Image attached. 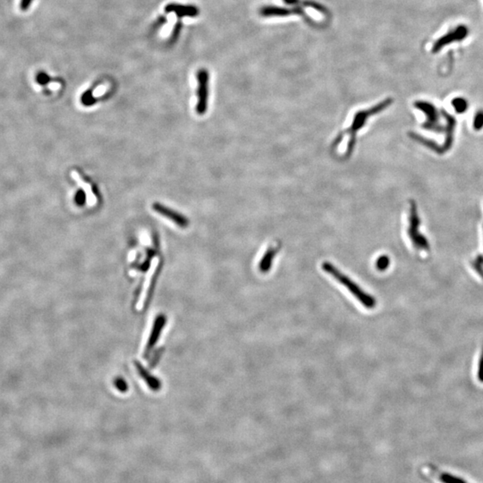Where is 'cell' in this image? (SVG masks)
Masks as SVG:
<instances>
[{
    "mask_svg": "<svg viewBox=\"0 0 483 483\" xmlns=\"http://www.w3.org/2000/svg\"><path fill=\"white\" fill-rule=\"evenodd\" d=\"M72 176L75 181L77 182V184L80 185V187L84 189L85 194H86V200H87V203H88L89 206H94L97 203V200H97V197L94 194V192L92 191V185L88 183H86L81 177L79 173L77 171L74 170L72 172Z\"/></svg>",
    "mask_w": 483,
    "mask_h": 483,
    "instance_id": "8fae6325",
    "label": "cell"
},
{
    "mask_svg": "<svg viewBox=\"0 0 483 483\" xmlns=\"http://www.w3.org/2000/svg\"><path fill=\"white\" fill-rule=\"evenodd\" d=\"M433 471V470H432ZM434 474H435L437 479L439 482L441 483H468L466 480L459 478L457 476L453 475L449 472L446 471H435L434 470Z\"/></svg>",
    "mask_w": 483,
    "mask_h": 483,
    "instance_id": "5bb4252c",
    "label": "cell"
},
{
    "mask_svg": "<svg viewBox=\"0 0 483 483\" xmlns=\"http://www.w3.org/2000/svg\"><path fill=\"white\" fill-rule=\"evenodd\" d=\"M471 266L479 277L483 279V255L477 256L475 260L471 261Z\"/></svg>",
    "mask_w": 483,
    "mask_h": 483,
    "instance_id": "ac0fdd59",
    "label": "cell"
},
{
    "mask_svg": "<svg viewBox=\"0 0 483 483\" xmlns=\"http://www.w3.org/2000/svg\"><path fill=\"white\" fill-rule=\"evenodd\" d=\"M452 106L457 113H464L468 109V101L462 97H456L452 100Z\"/></svg>",
    "mask_w": 483,
    "mask_h": 483,
    "instance_id": "2e32d148",
    "label": "cell"
},
{
    "mask_svg": "<svg viewBox=\"0 0 483 483\" xmlns=\"http://www.w3.org/2000/svg\"><path fill=\"white\" fill-rule=\"evenodd\" d=\"M415 107L424 112L427 120L423 124V127L429 131L436 132H445V128L439 124V114L435 106L431 102L417 100L415 102Z\"/></svg>",
    "mask_w": 483,
    "mask_h": 483,
    "instance_id": "5b68a950",
    "label": "cell"
},
{
    "mask_svg": "<svg viewBox=\"0 0 483 483\" xmlns=\"http://www.w3.org/2000/svg\"><path fill=\"white\" fill-rule=\"evenodd\" d=\"M441 114L443 116L444 118L446 119V128H445V132H446V139L444 141L443 147L444 152H448L450 149H451L452 146H453V143H454V133H455V125H456V120H455V116H452L449 113H447V111H445L444 109L441 110Z\"/></svg>",
    "mask_w": 483,
    "mask_h": 483,
    "instance_id": "9c48e42d",
    "label": "cell"
},
{
    "mask_svg": "<svg viewBox=\"0 0 483 483\" xmlns=\"http://www.w3.org/2000/svg\"><path fill=\"white\" fill-rule=\"evenodd\" d=\"M259 14L260 16L268 18V17H287L292 15L296 16H305V13L303 10V7H294V8H281L278 6H264L260 8Z\"/></svg>",
    "mask_w": 483,
    "mask_h": 483,
    "instance_id": "52a82bcc",
    "label": "cell"
},
{
    "mask_svg": "<svg viewBox=\"0 0 483 483\" xmlns=\"http://www.w3.org/2000/svg\"><path fill=\"white\" fill-rule=\"evenodd\" d=\"M283 1L285 2V4L288 5V6H292V7H297V6L301 5V0H283Z\"/></svg>",
    "mask_w": 483,
    "mask_h": 483,
    "instance_id": "603a6c76",
    "label": "cell"
},
{
    "mask_svg": "<svg viewBox=\"0 0 483 483\" xmlns=\"http://www.w3.org/2000/svg\"><path fill=\"white\" fill-rule=\"evenodd\" d=\"M421 220L417 212V206L413 200L410 201V213H409V228L408 236L411 239L413 246L418 250L428 251L430 249V244L427 238L420 233Z\"/></svg>",
    "mask_w": 483,
    "mask_h": 483,
    "instance_id": "3957f363",
    "label": "cell"
},
{
    "mask_svg": "<svg viewBox=\"0 0 483 483\" xmlns=\"http://www.w3.org/2000/svg\"><path fill=\"white\" fill-rule=\"evenodd\" d=\"M477 376H478V379H479V381H480L481 383H483V349L482 351H481V354H480V356H479Z\"/></svg>",
    "mask_w": 483,
    "mask_h": 483,
    "instance_id": "44dd1931",
    "label": "cell"
},
{
    "mask_svg": "<svg viewBox=\"0 0 483 483\" xmlns=\"http://www.w3.org/2000/svg\"><path fill=\"white\" fill-rule=\"evenodd\" d=\"M392 103H393V99L387 98L386 100L379 102V104L373 106L372 108L357 112L356 116H354L351 125L347 130L339 132L337 136L335 137V140L333 141L331 149H335L336 146H338L340 143L343 141L344 135L348 134L349 135V142H348V148H347L346 158L351 156L352 153L354 152V149L356 147V134H357V132L360 129L364 127L366 124V121L369 119V117L378 114L379 112L383 111L387 107H389Z\"/></svg>",
    "mask_w": 483,
    "mask_h": 483,
    "instance_id": "6da1fadb",
    "label": "cell"
},
{
    "mask_svg": "<svg viewBox=\"0 0 483 483\" xmlns=\"http://www.w3.org/2000/svg\"><path fill=\"white\" fill-rule=\"evenodd\" d=\"M209 78V73L206 69L199 70L197 74L198 102L196 104V111L200 115L204 114L208 107Z\"/></svg>",
    "mask_w": 483,
    "mask_h": 483,
    "instance_id": "8992f818",
    "label": "cell"
},
{
    "mask_svg": "<svg viewBox=\"0 0 483 483\" xmlns=\"http://www.w3.org/2000/svg\"><path fill=\"white\" fill-rule=\"evenodd\" d=\"M409 136L411 137L412 140L416 141V142H418L419 144H423L426 148L430 149L432 152H436V153H438V154H443V153H445V152H444L443 147L439 145V144L435 143V142H433V141L427 139V138H424V136L417 134L416 132H409Z\"/></svg>",
    "mask_w": 483,
    "mask_h": 483,
    "instance_id": "4fadbf2b",
    "label": "cell"
},
{
    "mask_svg": "<svg viewBox=\"0 0 483 483\" xmlns=\"http://www.w3.org/2000/svg\"><path fill=\"white\" fill-rule=\"evenodd\" d=\"M483 127V110H479L473 117V128L476 131L481 130Z\"/></svg>",
    "mask_w": 483,
    "mask_h": 483,
    "instance_id": "ffe728a7",
    "label": "cell"
},
{
    "mask_svg": "<svg viewBox=\"0 0 483 483\" xmlns=\"http://www.w3.org/2000/svg\"><path fill=\"white\" fill-rule=\"evenodd\" d=\"M182 27H183V24H182V23H181L180 21L176 23L175 26H174V29H173V31H172L170 39H169V43H170V44H173L174 42H176V40L178 39L180 33H181V31H182Z\"/></svg>",
    "mask_w": 483,
    "mask_h": 483,
    "instance_id": "d6986e66",
    "label": "cell"
},
{
    "mask_svg": "<svg viewBox=\"0 0 483 483\" xmlns=\"http://www.w3.org/2000/svg\"><path fill=\"white\" fill-rule=\"evenodd\" d=\"M301 7H305V8H313L317 11L323 14V15H328V10L326 7L320 4L319 2H316L314 0H301Z\"/></svg>",
    "mask_w": 483,
    "mask_h": 483,
    "instance_id": "9a60e30c",
    "label": "cell"
},
{
    "mask_svg": "<svg viewBox=\"0 0 483 483\" xmlns=\"http://www.w3.org/2000/svg\"><path fill=\"white\" fill-rule=\"evenodd\" d=\"M469 33H470V30L466 25L459 24L455 26L436 40L434 44L432 45L431 52L437 54L440 52L445 47L452 44L453 42L463 41L467 38Z\"/></svg>",
    "mask_w": 483,
    "mask_h": 483,
    "instance_id": "277c9868",
    "label": "cell"
},
{
    "mask_svg": "<svg viewBox=\"0 0 483 483\" xmlns=\"http://www.w3.org/2000/svg\"><path fill=\"white\" fill-rule=\"evenodd\" d=\"M166 13H175L178 18L184 17H196L199 16V8L192 5H182L177 3H170L165 8Z\"/></svg>",
    "mask_w": 483,
    "mask_h": 483,
    "instance_id": "ba28073f",
    "label": "cell"
},
{
    "mask_svg": "<svg viewBox=\"0 0 483 483\" xmlns=\"http://www.w3.org/2000/svg\"><path fill=\"white\" fill-rule=\"evenodd\" d=\"M167 22H168V20H167L166 16H160V17L158 18V20L156 21V24L154 25V29L159 30V29L161 28V27L163 26L164 24H167Z\"/></svg>",
    "mask_w": 483,
    "mask_h": 483,
    "instance_id": "7402d4cb",
    "label": "cell"
},
{
    "mask_svg": "<svg viewBox=\"0 0 483 483\" xmlns=\"http://www.w3.org/2000/svg\"><path fill=\"white\" fill-rule=\"evenodd\" d=\"M152 209L159 213L160 216H163L168 220H172L174 223L176 224L180 228H185L188 226V220L184 216L181 215L177 212L172 211L170 209L165 207L163 205L160 203H155L152 205Z\"/></svg>",
    "mask_w": 483,
    "mask_h": 483,
    "instance_id": "30bf717a",
    "label": "cell"
},
{
    "mask_svg": "<svg viewBox=\"0 0 483 483\" xmlns=\"http://www.w3.org/2000/svg\"><path fill=\"white\" fill-rule=\"evenodd\" d=\"M32 0H22L21 2V9L22 10H27L30 5L32 4Z\"/></svg>",
    "mask_w": 483,
    "mask_h": 483,
    "instance_id": "cb8c5ba5",
    "label": "cell"
},
{
    "mask_svg": "<svg viewBox=\"0 0 483 483\" xmlns=\"http://www.w3.org/2000/svg\"><path fill=\"white\" fill-rule=\"evenodd\" d=\"M322 268L324 271L334 277L339 283L344 286V288H348L352 295L356 296V299L358 300L364 307L367 309H373L377 305V301L373 296L368 295L367 293L360 288L356 282H354L348 275H344L343 272L338 270L334 265H332L329 262H323Z\"/></svg>",
    "mask_w": 483,
    "mask_h": 483,
    "instance_id": "7a4b0ae2",
    "label": "cell"
},
{
    "mask_svg": "<svg viewBox=\"0 0 483 483\" xmlns=\"http://www.w3.org/2000/svg\"><path fill=\"white\" fill-rule=\"evenodd\" d=\"M376 268L379 271H384L386 270L389 265H390V259L387 255L379 256L378 260L376 261Z\"/></svg>",
    "mask_w": 483,
    "mask_h": 483,
    "instance_id": "e0dca14e",
    "label": "cell"
},
{
    "mask_svg": "<svg viewBox=\"0 0 483 483\" xmlns=\"http://www.w3.org/2000/svg\"><path fill=\"white\" fill-rule=\"evenodd\" d=\"M279 250H280V247H275V246L268 248L267 252H265L262 259L260 260V263H259V268H260V271L262 273H267L270 269L272 262L274 260L275 256L278 254Z\"/></svg>",
    "mask_w": 483,
    "mask_h": 483,
    "instance_id": "7c38bea8",
    "label": "cell"
}]
</instances>
